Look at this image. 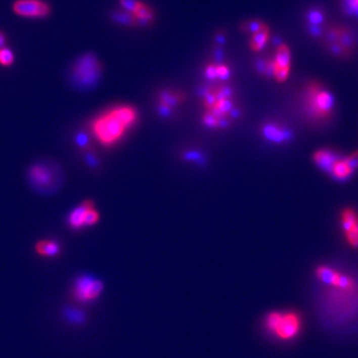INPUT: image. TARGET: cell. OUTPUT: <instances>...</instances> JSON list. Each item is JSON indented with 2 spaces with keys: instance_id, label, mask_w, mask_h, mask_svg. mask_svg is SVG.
I'll list each match as a JSON object with an SVG mask.
<instances>
[{
  "instance_id": "1",
  "label": "cell",
  "mask_w": 358,
  "mask_h": 358,
  "mask_svg": "<svg viewBox=\"0 0 358 358\" xmlns=\"http://www.w3.org/2000/svg\"><path fill=\"white\" fill-rule=\"evenodd\" d=\"M138 120L137 110L127 105L117 106L97 117L91 123V132L104 147L118 144Z\"/></svg>"
},
{
  "instance_id": "2",
  "label": "cell",
  "mask_w": 358,
  "mask_h": 358,
  "mask_svg": "<svg viewBox=\"0 0 358 358\" xmlns=\"http://www.w3.org/2000/svg\"><path fill=\"white\" fill-rule=\"evenodd\" d=\"M205 114L202 120L210 128L226 127L234 119L233 91L228 86H215L205 89L202 96Z\"/></svg>"
},
{
  "instance_id": "3",
  "label": "cell",
  "mask_w": 358,
  "mask_h": 358,
  "mask_svg": "<svg viewBox=\"0 0 358 358\" xmlns=\"http://www.w3.org/2000/svg\"><path fill=\"white\" fill-rule=\"evenodd\" d=\"M303 110L306 116L317 122L331 119L334 113L335 101L327 87L318 81L309 82L303 91Z\"/></svg>"
},
{
  "instance_id": "4",
  "label": "cell",
  "mask_w": 358,
  "mask_h": 358,
  "mask_svg": "<svg viewBox=\"0 0 358 358\" xmlns=\"http://www.w3.org/2000/svg\"><path fill=\"white\" fill-rule=\"evenodd\" d=\"M264 326L270 333L281 340H291L298 335L301 320L295 311H271L265 317Z\"/></svg>"
},
{
  "instance_id": "5",
  "label": "cell",
  "mask_w": 358,
  "mask_h": 358,
  "mask_svg": "<svg viewBox=\"0 0 358 358\" xmlns=\"http://www.w3.org/2000/svg\"><path fill=\"white\" fill-rule=\"evenodd\" d=\"M103 74V64L92 53L82 55L72 66L73 82L80 88H91L97 84Z\"/></svg>"
},
{
  "instance_id": "6",
  "label": "cell",
  "mask_w": 358,
  "mask_h": 358,
  "mask_svg": "<svg viewBox=\"0 0 358 358\" xmlns=\"http://www.w3.org/2000/svg\"><path fill=\"white\" fill-rule=\"evenodd\" d=\"M324 41L329 53L340 58L350 56L355 44L353 33L343 25L329 26L325 32Z\"/></svg>"
},
{
  "instance_id": "7",
  "label": "cell",
  "mask_w": 358,
  "mask_h": 358,
  "mask_svg": "<svg viewBox=\"0 0 358 358\" xmlns=\"http://www.w3.org/2000/svg\"><path fill=\"white\" fill-rule=\"evenodd\" d=\"M104 283L89 275L76 278L71 286L70 296L78 303H89L100 298L104 292Z\"/></svg>"
},
{
  "instance_id": "8",
  "label": "cell",
  "mask_w": 358,
  "mask_h": 358,
  "mask_svg": "<svg viewBox=\"0 0 358 358\" xmlns=\"http://www.w3.org/2000/svg\"><path fill=\"white\" fill-rule=\"evenodd\" d=\"M99 219L100 214L95 209L94 202L86 200L81 205L72 210L67 218V223L72 229L78 230L97 224Z\"/></svg>"
},
{
  "instance_id": "9",
  "label": "cell",
  "mask_w": 358,
  "mask_h": 358,
  "mask_svg": "<svg viewBox=\"0 0 358 358\" xmlns=\"http://www.w3.org/2000/svg\"><path fill=\"white\" fill-rule=\"evenodd\" d=\"M292 69V52L290 47L281 43L277 46L274 57L272 58V77L279 83L288 80Z\"/></svg>"
},
{
  "instance_id": "10",
  "label": "cell",
  "mask_w": 358,
  "mask_h": 358,
  "mask_svg": "<svg viewBox=\"0 0 358 358\" xmlns=\"http://www.w3.org/2000/svg\"><path fill=\"white\" fill-rule=\"evenodd\" d=\"M30 182L38 189L45 190L56 184V172L47 164L39 163L31 166L28 173Z\"/></svg>"
},
{
  "instance_id": "11",
  "label": "cell",
  "mask_w": 358,
  "mask_h": 358,
  "mask_svg": "<svg viewBox=\"0 0 358 358\" xmlns=\"http://www.w3.org/2000/svg\"><path fill=\"white\" fill-rule=\"evenodd\" d=\"M13 10L23 17L42 18L49 15L51 8L41 0H18L13 4Z\"/></svg>"
},
{
  "instance_id": "12",
  "label": "cell",
  "mask_w": 358,
  "mask_h": 358,
  "mask_svg": "<svg viewBox=\"0 0 358 358\" xmlns=\"http://www.w3.org/2000/svg\"><path fill=\"white\" fill-rule=\"evenodd\" d=\"M185 96L183 93L179 91H172V89H165L162 91L158 96V106L159 111L162 112L164 115L170 114L173 109H175L180 104L184 102Z\"/></svg>"
},
{
  "instance_id": "13",
  "label": "cell",
  "mask_w": 358,
  "mask_h": 358,
  "mask_svg": "<svg viewBox=\"0 0 358 358\" xmlns=\"http://www.w3.org/2000/svg\"><path fill=\"white\" fill-rule=\"evenodd\" d=\"M339 158V155L334 150L328 149H319L312 155V160L316 165L328 174Z\"/></svg>"
},
{
  "instance_id": "14",
  "label": "cell",
  "mask_w": 358,
  "mask_h": 358,
  "mask_svg": "<svg viewBox=\"0 0 358 358\" xmlns=\"http://www.w3.org/2000/svg\"><path fill=\"white\" fill-rule=\"evenodd\" d=\"M34 249L37 255L44 258H55L61 253V245L57 241L50 239L39 240Z\"/></svg>"
},
{
  "instance_id": "15",
  "label": "cell",
  "mask_w": 358,
  "mask_h": 358,
  "mask_svg": "<svg viewBox=\"0 0 358 358\" xmlns=\"http://www.w3.org/2000/svg\"><path fill=\"white\" fill-rule=\"evenodd\" d=\"M316 275L320 281L331 288H337L343 277V274L328 266H320L316 270Z\"/></svg>"
},
{
  "instance_id": "16",
  "label": "cell",
  "mask_w": 358,
  "mask_h": 358,
  "mask_svg": "<svg viewBox=\"0 0 358 358\" xmlns=\"http://www.w3.org/2000/svg\"><path fill=\"white\" fill-rule=\"evenodd\" d=\"M270 38H271V31L268 25L266 24L263 28L251 34V38L249 42L250 49L256 53L261 52L268 44Z\"/></svg>"
},
{
  "instance_id": "17",
  "label": "cell",
  "mask_w": 358,
  "mask_h": 358,
  "mask_svg": "<svg viewBox=\"0 0 358 358\" xmlns=\"http://www.w3.org/2000/svg\"><path fill=\"white\" fill-rule=\"evenodd\" d=\"M325 22V15L319 8H311L306 14V23L308 31L312 36H320L322 26Z\"/></svg>"
},
{
  "instance_id": "18",
  "label": "cell",
  "mask_w": 358,
  "mask_h": 358,
  "mask_svg": "<svg viewBox=\"0 0 358 358\" xmlns=\"http://www.w3.org/2000/svg\"><path fill=\"white\" fill-rule=\"evenodd\" d=\"M263 133L268 141L278 144L286 142L290 137V133L287 131L285 127L275 123H270L265 125L263 129Z\"/></svg>"
},
{
  "instance_id": "19",
  "label": "cell",
  "mask_w": 358,
  "mask_h": 358,
  "mask_svg": "<svg viewBox=\"0 0 358 358\" xmlns=\"http://www.w3.org/2000/svg\"><path fill=\"white\" fill-rule=\"evenodd\" d=\"M353 170L352 168L349 166V164L347 163L345 157H340L333 165L331 171H330V175L333 176V178L339 181H344L346 179L349 178L352 174H353Z\"/></svg>"
},
{
  "instance_id": "20",
  "label": "cell",
  "mask_w": 358,
  "mask_h": 358,
  "mask_svg": "<svg viewBox=\"0 0 358 358\" xmlns=\"http://www.w3.org/2000/svg\"><path fill=\"white\" fill-rule=\"evenodd\" d=\"M138 26H148L150 25L155 18V14L153 9L147 3H143L141 8L135 14Z\"/></svg>"
},
{
  "instance_id": "21",
  "label": "cell",
  "mask_w": 358,
  "mask_h": 358,
  "mask_svg": "<svg viewBox=\"0 0 358 358\" xmlns=\"http://www.w3.org/2000/svg\"><path fill=\"white\" fill-rule=\"evenodd\" d=\"M112 18L116 23H118L119 25H122V26H125V27L138 26L135 14H131L123 9L114 11L112 14Z\"/></svg>"
},
{
  "instance_id": "22",
  "label": "cell",
  "mask_w": 358,
  "mask_h": 358,
  "mask_svg": "<svg viewBox=\"0 0 358 358\" xmlns=\"http://www.w3.org/2000/svg\"><path fill=\"white\" fill-rule=\"evenodd\" d=\"M265 25H266V23H264L263 21H260L258 19H252V20H249V21L243 23L241 25V29L243 32L253 34L257 31H259L261 28H263Z\"/></svg>"
},
{
  "instance_id": "23",
  "label": "cell",
  "mask_w": 358,
  "mask_h": 358,
  "mask_svg": "<svg viewBox=\"0 0 358 358\" xmlns=\"http://www.w3.org/2000/svg\"><path fill=\"white\" fill-rule=\"evenodd\" d=\"M119 2L121 9L131 14H136L137 11L141 8V6L144 3L140 0H119Z\"/></svg>"
},
{
  "instance_id": "24",
  "label": "cell",
  "mask_w": 358,
  "mask_h": 358,
  "mask_svg": "<svg viewBox=\"0 0 358 358\" xmlns=\"http://www.w3.org/2000/svg\"><path fill=\"white\" fill-rule=\"evenodd\" d=\"M342 8L347 15L358 17V0H342Z\"/></svg>"
},
{
  "instance_id": "25",
  "label": "cell",
  "mask_w": 358,
  "mask_h": 358,
  "mask_svg": "<svg viewBox=\"0 0 358 358\" xmlns=\"http://www.w3.org/2000/svg\"><path fill=\"white\" fill-rule=\"evenodd\" d=\"M14 62V55L12 51L6 47L0 48V65L4 67H9Z\"/></svg>"
},
{
  "instance_id": "26",
  "label": "cell",
  "mask_w": 358,
  "mask_h": 358,
  "mask_svg": "<svg viewBox=\"0 0 358 358\" xmlns=\"http://www.w3.org/2000/svg\"><path fill=\"white\" fill-rule=\"evenodd\" d=\"M257 68L262 75L266 77H272V59L264 58L260 60L258 62Z\"/></svg>"
},
{
  "instance_id": "27",
  "label": "cell",
  "mask_w": 358,
  "mask_h": 358,
  "mask_svg": "<svg viewBox=\"0 0 358 358\" xmlns=\"http://www.w3.org/2000/svg\"><path fill=\"white\" fill-rule=\"evenodd\" d=\"M344 236L349 246L358 248V224L350 230L344 232Z\"/></svg>"
},
{
  "instance_id": "28",
  "label": "cell",
  "mask_w": 358,
  "mask_h": 358,
  "mask_svg": "<svg viewBox=\"0 0 358 358\" xmlns=\"http://www.w3.org/2000/svg\"><path fill=\"white\" fill-rule=\"evenodd\" d=\"M217 80H226L230 75V68L225 64H216Z\"/></svg>"
},
{
  "instance_id": "29",
  "label": "cell",
  "mask_w": 358,
  "mask_h": 358,
  "mask_svg": "<svg viewBox=\"0 0 358 358\" xmlns=\"http://www.w3.org/2000/svg\"><path fill=\"white\" fill-rule=\"evenodd\" d=\"M345 159H346L347 163L349 164V166L352 168V170L355 171L358 168V150L349 154L348 156H346Z\"/></svg>"
},
{
  "instance_id": "30",
  "label": "cell",
  "mask_w": 358,
  "mask_h": 358,
  "mask_svg": "<svg viewBox=\"0 0 358 358\" xmlns=\"http://www.w3.org/2000/svg\"><path fill=\"white\" fill-rule=\"evenodd\" d=\"M205 77L208 80H217V74H216V64L211 63L208 64L205 68Z\"/></svg>"
},
{
  "instance_id": "31",
  "label": "cell",
  "mask_w": 358,
  "mask_h": 358,
  "mask_svg": "<svg viewBox=\"0 0 358 358\" xmlns=\"http://www.w3.org/2000/svg\"><path fill=\"white\" fill-rule=\"evenodd\" d=\"M5 44V35L0 31V48H3Z\"/></svg>"
}]
</instances>
